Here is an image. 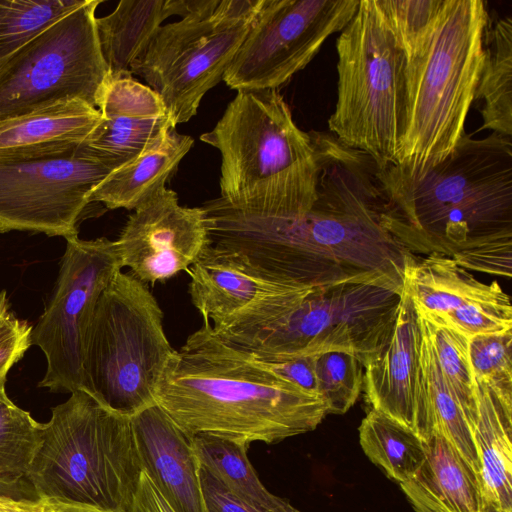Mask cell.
Segmentation results:
<instances>
[{
    "mask_svg": "<svg viewBox=\"0 0 512 512\" xmlns=\"http://www.w3.org/2000/svg\"><path fill=\"white\" fill-rule=\"evenodd\" d=\"M318 163L316 199L301 216L236 213L232 250L263 276L312 287L374 283L403 288L415 257L382 224L378 167L326 131L308 132Z\"/></svg>",
    "mask_w": 512,
    "mask_h": 512,
    "instance_id": "1",
    "label": "cell"
},
{
    "mask_svg": "<svg viewBox=\"0 0 512 512\" xmlns=\"http://www.w3.org/2000/svg\"><path fill=\"white\" fill-rule=\"evenodd\" d=\"M155 404L190 438L208 435L246 447L313 431L327 415L320 396L220 339L209 321L169 358Z\"/></svg>",
    "mask_w": 512,
    "mask_h": 512,
    "instance_id": "2",
    "label": "cell"
},
{
    "mask_svg": "<svg viewBox=\"0 0 512 512\" xmlns=\"http://www.w3.org/2000/svg\"><path fill=\"white\" fill-rule=\"evenodd\" d=\"M387 198L383 226L411 253H457L512 241L511 137L466 132L451 153L417 177L378 170Z\"/></svg>",
    "mask_w": 512,
    "mask_h": 512,
    "instance_id": "3",
    "label": "cell"
},
{
    "mask_svg": "<svg viewBox=\"0 0 512 512\" xmlns=\"http://www.w3.org/2000/svg\"><path fill=\"white\" fill-rule=\"evenodd\" d=\"M200 140L221 155L219 198L234 210L295 217L313 205L318 178L315 148L278 89L237 91Z\"/></svg>",
    "mask_w": 512,
    "mask_h": 512,
    "instance_id": "4",
    "label": "cell"
},
{
    "mask_svg": "<svg viewBox=\"0 0 512 512\" xmlns=\"http://www.w3.org/2000/svg\"><path fill=\"white\" fill-rule=\"evenodd\" d=\"M402 290L374 283L298 287L264 297L211 325L220 339L252 354L297 357L345 351L363 366L389 333Z\"/></svg>",
    "mask_w": 512,
    "mask_h": 512,
    "instance_id": "5",
    "label": "cell"
},
{
    "mask_svg": "<svg viewBox=\"0 0 512 512\" xmlns=\"http://www.w3.org/2000/svg\"><path fill=\"white\" fill-rule=\"evenodd\" d=\"M488 21L481 0H443L428 38L405 62L404 127L393 166L406 175L442 162L465 133Z\"/></svg>",
    "mask_w": 512,
    "mask_h": 512,
    "instance_id": "6",
    "label": "cell"
},
{
    "mask_svg": "<svg viewBox=\"0 0 512 512\" xmlns=\"http://www.w3.org/2000/svg\"><path fill=\"white\" fill-rule=\"evenodd\" d=\"M26 478L38 498L117 512L142 473L130 416L80 389L52 408Z\"/></svg>",
    "mask_w": 512,
    "mask_h": 512,
    "instance_id": "7",
    "label": "cell"
},
{
    "mask_svg": "<svg viewBox=\"0 0 512 512\" xmlns=\"http://www.w3.org/2000/svg\"><path fill=\"white\" fill-rule=\"evenodd\" d=\"M340 32L337 101L329 131L384 170L396 164L403 134L405 57L374 0H360Z\"/></svg>",
    "mask_w": 512,
    "mask_h": 512,
    "instance_id": "8",
    "label": "cell"
},
{
    "mask_svg": "<svg viewBox=\"0 0 512 512\" xmlns=\"http://www.w3.org/2000/svg\"><path fill=\"white\" fill-rule=\"evenodd\" d=\"M174 352L148 285L119 271L100 295L87 331L83 390L132 417L155 404Z\"/></svg>",
    "mask_w": 512,
    "mask_h": 512,
    "instance_id": "9",
    "label": "cell"
},
{
    "mask_svg": "<svg viewBox=\"0 0 512 512\" xmlns=\"http://www.w3.org/2000/svg\"><path fill=\"white\" fill-rule=\"evenodd\" d=\"M262 0H184L180 20L162 25L130 71L161 97L176 127L197 114L233 61Z\"/></svg>",
    "mask_w": 512,
    "mask_h": 512,
    "instance_id": "10",
    "label": "cell"
},
{
    "mask_svg": "<svg viewBox=\"0 0 512 512\" xmlns=\"http://www.w3.org/2000/svg\"><path fill=\"white\" fill-rule=\"evenodd\" d=\"M114 170L82 142L0 150V233L78 236L77 223L93 190Z\"/></svg>",
    "mask_w": 512,
    "mask_h": 512,
    "instance_id": "11",
    "label": "cell"
},
{
    "mask_svg": "<svg viewBox=\"0 0 512 512\" xmlns=\"http://www.w3.org/2000/svg\"><path fill=\"white\" fill-rule=\"evenodd\" d=\"M101 3L86 0L0 67V123L72 98L97 108L109 75L96 29Z\"/></svg>",
    "mask_w": 512,
    "mask_h": 512,
    "instance_id": "12",
    "label": "cell"
},
{
    "mask_svg": "<svg viewBox=\"0 0 512 512\" xmlns=\"http://www.w3.org/2000/svg\"><path fill=\"white\" fill-rule=\"evenodd\" d=\"M53 296L31 332L47 369L39 387L52 392L84 389V352L96 304L122 264L115 241L66 239Z\"/></svg>",
    "mask_w": 512,
    "mask_h": 512,
    "instance_id": "13",
    "label": "cell"
},
{
    "mask_svg": "<svg viewBox=\"0 0 512 512\" xmlns=\"http://www.w3.org/2000/svg\"><path fill=\"white\" fill-rule=\"evenodd\" d=\"M360 0H262L223 81L230 89H278L352 19Z\"/></svg>",
    "mask_w": 512,
    "mask_h": 512,
    "instance_id": "14",
    "label": "cell"
},
{
    "mask_svg": "<svg viewBox=\"0 0 512 512\" xmlns=\"http://www.w3.org/2000/svg\"><path fill=\"white\" fill-rule=\"evenodd\" d=\"M122 267L148 286L187 271L210 245L206 211L166 187L141 203L115 241Z\"/></svg>",
    "mask_w": 512,
    "mask_h": 512,
    "instance_id": "15",
    "label": "cell"
},
{
    "mask_svg": "<svg viewBox=\"0 0 512 512\" xmlns=\"http://www.w3.org/2000/svg\"><path fill=\"white\" fill-rule=\"evenodd\" d=\"M419 314L403 289L394 323L363 363L365 398L376 409L414 431L424 441L433 427L419 377Z\"/></svg>",
    "mask_w": 512,
    "mask_h": 512,
    "instance_id": "16",
    "label": "cell"
},
{
    "mask_svg": "<svg viewBox=\"0 0 512 512\" xmlns=\"http://www.w3.org/2000/svg\"><path fill=\"white\" fill-rule=\"evenodd\" d=\"M131 420L142 470L174 512H206L191 438L157 404Z\"/></svg>",
    "mask_w": 512,
    "mask_h": 512,
    "instance_id": "17",
    "label": "cell"
},
{
    "mask_svg": "<svg viewBox=\"0 0 512 512\" xmlns=\"http://www.w3.org/2000/svg\"><path fill=\"white\" fill-rule=\"evenodd\" d=\"M191 301L204 321L219 323L269 295L305 287L270 280L236 255L208 245L187 270ZM311 287V286H309Z\"/></svg>",
    "mask_w": 512,
    "mask_h": 512,
    "instance_id": "18",
    "label": "cell"
},
{
    "mask_svg": "<svg viewBox=\"0 0 512 512\" xmlns=\"http://www.w3.org/2000/svg\"><path fill=\"white\" fill-rule=\"evenodd\" d=\"M474 379L472 429L483 501L512 512V383Z\"/></svg>",
    "mask_w": 512,
    "mask_h": 512,
    "instance_id": "19",
    "label": "cell"
},
{
    "mask_svg": "<svg viewBox=\"0 0 512 512\" xmlns=\"http://www.w3.org/2000/svg\"><path fill=\"white\" fill-rule=\"evenodd\" d=\"M403 289L418 313L437 323L469 304L503 292L497 281L483 283L441 254L414 257L405 268Z\"/></svg>",
    "mask_w": 512,
    "mask_h": 512,
    "instance_id": "20",
    "label": "cell"
},
{
    "mask_svg": "<svg viewBox=\"0 0 512 512\" xmlns=\"http://www.w3.org/2000/svg\"><path fill=\"white\" fill-rule=\"evenodd\" d=\"M194 140L172 129L165 138L139 157L110 173L93 190L91 203L108 209H136L173 177Z\"/></svg>",
    "mask_w": 512,
    "mask_h": 512,
    "instance_id": "21",
    "label": "cell"
},
{
    "mask_svg": "<svg viewBox=\"0 0 512 512\" xmlns=\"http://www.w3.org/2000/svg\"><path fill=\"white\" fill-rule=\"evenodd\" d=\"M183 15V0H122L114 11L96 17L102 56L109 72L130 71L164 20Z\"/></svg>",
    "mask_w": 512,
    "mask_h": 512,
    "instance_id": "22",
    "label": "cell"
},
{
    "mask_svg": "<svg viewBox=\"0 0 512 512\" xmlns=\"http://www.w3.org/2000/svg\"><path fill=\"white\" fill-rule=\"evenodd\" d=\"M475 100L483 123L480 130L512 135V17L488 21L484 34V59Z\"/></svg>",
    "mask_w": 512,
    "mask_h": 512,
    "instance_id": "23",
    "label": "cell"
},
{
    "mask_svg": "<svg viewBox=\"0 0 512 512\" xmlns=\"http://www.w3.org/2000/svg\"><path fill=\"white\" fill-rule=\"evenodd\" d=\"M200 467L225 489L259 512H300L262 484L244 445L208 435L191 437Z\"/></svg>",
    "mask_w": 512,
    "mask_h": 512,
    "instance_id": "24",
    "label": "cell"
},
{
    "mask_svg": "<svg viewBox=\"0 0 512 512\" xmlns=\"http://www.w3.org/2000/svg\"><path fill=\"white\" fill-rule=\"evenodd\" d=\"M102 120L100 111L72 98L0 123V150L42 143L83 142Z\"/></svg>",
    "mask_w": 512,
    "mask_h": 512,
    "instance_id": "25",
    "label": "cell"
},
{
    "mask_svg": "<svg viewBox=\"0 0 512 512\" xmlns=\"http://www.w3.org/2000/svg\"><path fill=\"white\" fill-rule=\"evenodd\" d=\"M425 447V461L414 479L450 512H481L478 476L456 447L436 431Z\"/></svg>",
    "mask_w": 512,
    "mask_h": 512,
    "instance_id": "26",
    "label": "cell"
},
{
    "mask_svg": "<svg viewBox=\"0 0 512 512\" xmlns=\"http://www.w3.org/2000/svg\"><path fill=\"white\" fill-rule=\"evenodd\" d=\"M419 323V377L428 403L433 431L440 433L453 444L478 476L479 463L470 422L441 372L427 325L420 315Z\"/></svg>",
    "mask_w": 512,
    "mask_h": 512,
    "instance_id": "27",
    "label": "cell"
},
{
    "mask_svg": "<svg viewBox=\"0 0 512 512\" xmlns=\"http://www.w3.org/2000/svg\"><path fill=\"white\" fill-rule=\"evenodd\" d=\"M359 442L366 456L400 484L413 480L426 458L421 437L373 408L360 424Z\"/></svg>",
    "mask_w": 512,
    "mask_h": 512,
    "instance_id": "28",
    "label": "cell"
},
{
    "mask_svg": "<svg viewBox=\"0 0 512 512\" xmlns=\"http://www.w3.org/2000/svg\"><path fill=\"white\" fill-rule=\"evenodd\" d=\"M172 129L175 126L169 114L102 117L82 144L92 156L116 170L158 145Z\"/></svg>",
    "mask_w": 512,
    "mask_h": 512,
    "instance_id": "29",
    "label": "cell"
},
{
    "mask_svg": "<svg viewBox=\"0 0 512 512\" xmlns=\"http://www.w3.org/2000/svg\"><path fill=\"white\" fill-rule=\"evenodd\" d=\"M86 0H0V67L25 44Z\"/></svg>",
    "mask_w": 512,
    "mask_h": 512,
    "instance_id": "30",
    "label": "cell"
},
{
    "mask_svg": "<svg viewBox=\"0 0 512 512\" xmlns=\"http://www.w3.org/2000/svg\"><path fill=\"white\" fill-rule=\"evenodd\" d=\"M43 423L12 401H0V484L26 477L42 444Z\"/></svg>",
    "mask_w": 512,
    "mask_h": 512,
    "instance_id": "31",
    "label": "cell"
},
{
    "mask_svg": "<svg viewBox=\"0 0 512 512\" xmlns=\"http://www.w3.org/2000/svg\"><path fill=\"white\" fill-rule=\"evenodd\" d=\"M427 325L441 372L463 407L471 428L476 421L474 379L469 360V339L454 329L419 314Z\"/></svg>",
    "mask_w": 512,
    "mask_h": 512,
    "instance_id": "32",
    "label": "cell"
},
{
    "mask_svg": "<svg viewBox=\"0 0 512 512\" xmlns=\"http://www.w3.org/2000/svg\"><path fill=\"white\" fill-rule=\"evenodd\" d=\"M318 394L327 414H344L356 402L363 386V366L358 357L345 351L316 355Z\"/></svg>",
    "mask_w": 512,
    "mask_h": 512,
    "instance_id": "33",
    "label": "cell"
},
{
    "mask_svg": "<svg viewBox=\"0 0 512 512\" xmlns=\"http://www.w3.org/2000/svg\"><path fill=\"white\" fill-rule=\"evenodd\" d=\"M374 2L407 62L428 38L443 0H374Z\"/></svg>",
    "mask_w": 512,
    "mask_h": 512,
    "instance_id": "34",
    "label": "cell"
},
{
    "mask_svg": "<svg viewBox=\"0 0 512 512\" xmlns=\"http://www.w3.org/2000/svg\"><path fill=\"white\" fill-rule=\"evenodd\" d=\"M97 109L103 118L168 114L159 94L136 80L131 71L109 72L100 92Z\"/></svg>",
    "mask_w": 512,
    "mask_h": 512,
    "instance_id": "35",
    "label": "cell"
},
{
    "mask_svg": "<svg viewBox=\"0 0 512 512\" xmlns=\"http://www.w3.org/2000/svg\"><path fill=\"white\" fill-rule=\"evenodd\" d=\"M512 329L478 334L469 339L473 378L512 383Z\"/></svg>",
    "mask_w": 512,
    "mask_h": 512,
    "instance_id": "36",
    "label": "cell"
},
{
    "mask_svg": "<svg viewBox=\"0 0 512 512\" xmlns=\"http://www.w3.org/2000/svg\"><path fill=\"white\" fill-rule=\"evenodd\" d=\"M33 327L10 310L6 292H0V401H11L5 391L7 374L28 350Z\"/></svg>",
    "mask_w": 512,
    "mask_h": 512,
    "instance_id": "37",
    "label": "cell"
},
{
    "mask_svg": "<svg viewBox=\"0 0 512 512\" xmlns=\"http://www.w3.org/2000/svg\"><path fill=\"white\" fill-rule=\"evenodd\" d=\"M460 267L500 277H511L512 241L484 244L451 257Z\"/></svg>",
    "mask_w": 512,
    "mask_h": 512,
    "instance_id": "38",
    "label": "cell"
},
{
    "mask_svg": "<svg viewBox=\"0 0 512 512\" xmlns=\"http://www.w3.org/2000/svg\"><path fill=\"white\" fill-rule=\"evenodd\" d=\"M247 352V351H246ZM249 353V352H248ZM251 354L274 374L305 392L318 395L315 356L281 357Z\"/></svg>",
    "mask_w": 512,
    "mask_h": 512,
    "instance_id": "39",
    "label": "cell"
},
{
    "mask_svg": "<svg viewBox=\"0 0 512 512\" xmlns=\"http://www.w3.org/2000/svg\"><path fill=\"white\" fill-rule=\"evenodd\" d=\"M199 477L206 512H259L232 495L201 467Z\"/></svg>",
    "mask_w": 512,
    "mask_h": 512,
    "instance_id": "40",
    "label": "cell"
},
{
    "mask_svg": "<svg viewBox=\"0 0 512 512\" xmlns=\"http://www.w3.org/2000/svg\"><path fill=\"white\" fill-rule=\"evenodd\" d=\"M117 512H174V510L156 489L148 475L142 471L133 497Z\"/></svg>",
    "mask_w": 512,
    "mask_h": 512,
    "instance_id": "41",
    "label": "cell"
},
{
    "mask_svg": "<svg viewBox=\"0 0 512 512\" xmlns=\"http://www.w3.org/2000/svg\"><path fill=\"white\" fill-rule=\"evenodd\" d=\"M400 486L416 512H450L415 479Z\"/></svg>",
    "mask_w": 512,
    "mask_h": 512,
    "instance_id": "42",
    "label": "cell"
},
{
    "mask_svg": "<svg viewBox=\"0 0 512 512\" xmlns=\"http://www.w3.org/2000/svg\"><path fill=\"white\" fill-rule=\"evenodd\" d=\"M37 500L39 504V512H106L86 504L43 498H37Z\"/></svg>",
    "mask_w": 512,
    "mask_h": 512,
    "instance_id": "43",
    "label": "cell"
},
{
    "mask_svg": "<svg viewBox=\"0 0 512 512\" xmlns=\"http://www.w3.org/2000/svg\"><path fill=\"white\" fill-rule=\"evenodd\" d=\"M0 512H39L38 500L15 499L11 503L0 504Z\"/></svg>",
    "mask_w": 512,
    "mask_h": 512,
    "instance_id": "44",
    "label": "cell"
},
{
    "mask_svg": "<svg viewBox=\"0 0 512 512\" xmlns=\"http://www.w3.org/2000/svg\"><path fill=\"white\" fill-rule=\"evenodd\" d=\"M481 512H505V511L499 509L497 506H495L489 502L483 501Z\"/></svg>",
    "mask_w": 512,
    "mask_h": 512,
    "instance_id": "45",
    "label": "cell"
},
{
    "mask_svg": "<svg viewBox=\"0 0 512 512\" xmlns=\"http://www.w3.org/2000/svg\"><path fill=\"white\" fill-rule=\"evenodd\" d=\"M15 500V498H12L10 496H7V495H2L0 494V504H7V503H11Z\"/></svg>",
    "mask_w": 512,
    "mask_h": 512,
    "instance_id": "46",
    "label": "cell"
}]
</instances>
